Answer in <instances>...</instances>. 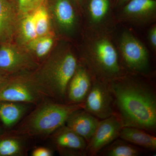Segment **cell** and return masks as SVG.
I'll return each mask as SVG.
<instances>
[{"instance_id": "cell-31", "label": "cell", "mask_w": 156, "mask_h": 156, "mask_svg": "<svg viewBox=\"0 0 156 156\" xmlns=\"http://www.w3.org/2000/svg\"><path fill=\"white\" fill-rule=\"evenodd\" d=\"M1 129H0V135H1Z\"/></svg>"}, {"instance_id": "cell-26", "label": "cell", "mask_w": 156, "mask_h": 156, "mask_svg": "<svg viewBox=\"0 0 156 156\" xmlns=\"http://www.w3.org/2000/svg\"><path fill=\"white\" fill-rule=\"evenodd\" d=\"M32 156H52L53 152L48 148L38 147L35 148L32 152Z\"/></svg>"}, {"instance_id": "cell-18", "label": "cell", "mask_w": 156, "mask_h": 156, "mask_svg": "<svg viewBox=\"0 0 156 156\" xmlns=\"http://www.w3.org/2000/svg\"><path fill=\"white\" fill-rule=\"evenodd\" d=\"M27 105L0 101V120L4 126L10 128L17 124L27 111Z\"/></svg>"}, {"instance_id": "cell-20", "label": "cell", "mask_w": 156, "mask_h": 156, "mask_svg": "<svg viewBox=\"0 0 156 156\" xmlns=\"http://www.w3.org/2000/svg\"><path fill=\"white\" fill-rule=\"evenodd\" d=\"M100 152L105 156H137L141 154V150L122 139L115 140Z\"/></svg>"}, {"instance_id": "cell-25", "label": "cell", "mask_w": 156, "mask_h": 156, "mask_svg": "<svg viewBox=\"0 0 156 156\" xmlns=\"http://www.w3.org/2000/svg\"><path fill=\"white\" fill-rule=\"evenodd\" d=\"M148 41L152 49L156 50V26H153L150 29L147 34Z\"/></svg>"}, {"instance_id": "cell-3", "label": "cell", "mask_w": 156, "mask_h": 156, "mask_svg": "<svg viewBox=\"0 0 156 156\" xmlns=\"http://www.w3.org/2000/svg\"><path fill=\"white\" fill-rule=\"evenodd\" d=\"M23 121L15 131L25 136H46L64 125L70 116L83 109L84 102L64 104L45 99Z\"/></svg>"}, {"instance_id": "cell-4", "label": "cell", "mask_w": 156, "mask_h": 156, "mask_svg": "<svg viewBox=\"0 0 156 156\" xmlns=\"http://www.w3.org/2000/svg\"><path fill=\"white\" fill-rule=\"evenodd\" d=\"M83 56L88 67L100 80L110 82L121 77L122 68L118 51L104 33L93 31L87 38Z\"/></svg>"}, {"instance_id": "cell-6", "label": "cell", "mask_w": 156, "mask_h": 156, "mask_svg": "<svg viewBox=\"0 0 156 156\" xmlns=\"http://www.w3.org/2000/svg\"><path fill=\"white\" fill-rule=\"evenodd\" d=\"M119 49L124 63L130 71L140 74L148 72L150 68L148 51L132 33L126 30L122 34Z\"/></svg>"}, {"instance_id": "cell-9", "label": "cell", "mask_w": 156, "mask_h": 156, "mask_svg": "<svg viewBox=\"0 0 156 156\" xmlns=\"http://www.w3.org/2000/svg\"><path fill=\"white\" fill-rule=\"evenodd\" d=\"M124 127L119 117L114 114L99 121L97 128L87 144V154L95 156L119 136Z\"/></svg>"}, {"instance_id": "cell-27", "label": "cell", "mask_w": 156, "mask_h": 156, "mask_svg": "<svg viewBox=\"0 0 156 156\" xmlns=\"http://www.w3.org/2000/svg\"><path fill=\"white\" fill-rule=\"evenodd\" d=\"M11 76L5 75L0 73V89L7 83Z\"/></svg>"}, {"instance_id": "cell-17", "label": "cell", "mask_w": 156, "mask_h": 156, "mask_svg": "<svg viewBox=\"0 0 156 156\" xmlns=\"http://www.w3.org/2000/svg\"><path fill=\"white\" fill-rule=\"evenodd\" d=\"M119 137L133 145L151 151L156 150V137L143 129L135 127H123Z\"/></svg>"}, {"instance_id": "cell-1", "label": "cell", "mask_w": 156, "mask_h": 156, "mask_svg": "<svg viewBox=\"0 0 156 156\" xmlns=\"http://www.w3.org/2000/svg\"><path fill=\"white\" fill-rule=\"evenodd\" d=\"M109 86L124 127L152 131L156 127L154 92L143 83L121 77Z\"/></svg>"}, {"instance_id": "cell-5", "label": "cell", "mask_w": 156, "mask_h": 156, "mask_svg": "<svg viewBox=\"0 0 156 156\" xmlns=\"http://www.w3.org/2000/svg\"><path fill=\"white\" fill-rule=\"evenodd\" d=\"M45 99L31 80L28 72L11 76L0 89V101L37 105Z\"/></svg>"}, {"instance_id": "cell-7", "label": "cell", "mask_w": 156, "mask_h": 156, "mask_svg": "<svg viewBox=\"0 0 156 156\" xmlns=\"http://www.w3.org/2000/svg\"><path fill=\"white\" fill-rule=\"evenodd\" d=\"M30 53L12 42L0 44V73L11 76L34 70L38 66Z\"/></svg>"}, {"instance_id": "cell-28", "label": "cell", "mask_w": 156, "mask_h": 156, "mask_svg": "<svg viewBox=\"0 0 156 156\" xmlns=\"http://www.w3.org/2000/svg\"><path fill=\"white\" fill-rule=\"evenodd\" d=\"M74 2L78 6L82 7L83 2V0H73Z\"/></svg>"}, {"instance_id": "cell-29", "label": "cell", "mask_w": 156, "mask_h": 156, "mask_svg": "<svg viewBox=\"0 0 156 156\" xmlns=\"http://www.w3.org/2000/svg\"><path fill=\"white\" fill-rule=\"evenodd\" d=\"M130 0H118V3L120 5H124Z\"/></svg>"}, {"instance_id": "cell-2", "label": "cell", "mask_w": 156, "mask_h": 156, "mask_svg": "<svg viewBox=\"0 0 156 156\" xmlns=\"http://www.w3.org/2000/svg\"><path fill=\"white\" fill-rule=\"evenodd\" d=\"M78 65L74 53L67 47H62L28 74L45 98L63 103L68 86Z\"/></svg>"}, {"instance_id": "cell-12", "label": "cell", "mask_w": 156, "mask_h": 156, "mask_svg": "<svg viewBox=\"0 0 156 156\" xmlns=\"http://www.w3.org/2000/svg\"><path fill=\"white\" fill-rule=\"evenodd\" d=\"M121 19L136 24H146L155 19V0H130L123 5Z\"/></svg>"}, {"instance_id": "cell-22", "label": "cell", "mask_w": 156, "mask_h": 156, "mask_svg": "<svg viewBox=\"0 0 156 156\" xmlns=\"http://www.w3.org/2000/svg\"><path fill=\"white\" fill-rule=\"evenodd\" d=\"M37 37L49 35L50 15L44 3L32 12Z\"/></svg>"}, {"instance_id": "cell-16", "label": "cell", "mask_w": 156, "mask_h": 156, "mask_svg": "<svg viewBox=\"0 0 156 156\" xmlns=\"http://www.w3.org/2000/svg\"><path fill=\"white\" fill-rule=\"evenodd\" d=\"M99 122L97 118L81 109L73 113L65 125L87 142L94 134Z\"/></svg>"}, {"instance_id": "cell-11", "label": "cell", "mask_w": 156, "mask_h": 156, "mask_svg": "<svg viewBox=\"0 0 156 156\" xmlns=\"http://www.w3.org/2000/svg\"><path fill=\"white\" fill-rule=\"evenodd\" d=\"M53 144L60 155L84 156L87 154V142L66 125L51 134Z\"/></svg>"}, {"instance_id": "cell-13", "label": "cell", "mask_w": 156, "mask_h": 156, "mask_svg": "<svg viewBox=\"0 0 156 156\" xmlns=\"http://www.w3.org/2000/svg\"><path fill=\"white\" fill-rule=\"evenodd\" d=\"M19 14L12 0H0V44L13 41L20 20Z\"/></svg>"}, {"instance_id": "cell-30", "label": "cell", "mask_w": 156, "mask_h": 156, "mask_svg": "<svg viewBox=\"0 0 156 156\" xmlns=\"http://www.w3.org/2000/svg\"><path fill=\"white\" fill-rule=\"evenodd\" d=\"M45 1V0H37L36 5L35 8H36L38 6L43 4Z\"/></svg>"}, {"instance_id": "cell-8", "label": "cell", "mask_w": 156, "mask_h": 156, "mask_svg": "<svg viewBox=\"0 0 156 156\" xmlns=\"http://www.w3.org/2000/svg\"><path fill=\"white\" fill-rule=\"evenodd\" d=\"M114 98L106 82L95 81L84 101V109L98 119H106L114 115Z\"/></svg>"}, {"instance_id": "cell-15", "label": "cell", "mask_w": 156, "mask_h": 156, "mask_svg": "<svg viewBox=\"0 0 156 156\" xmlns=\"http://www.w3.org/2000/svg\"><path fill=\"white\" fill-rule=\"evenodd\" d=\"M86 13L88 23L93 31L104 33L111 16L110 1L88 0Z\"/></svg>"}, {"instance_id": "cell-21", "label": "cell", "mask_w": 156, "mask_h": 156, "mask_svg": "<svg viewBox=\"0 0 156 156\" xmlns=\"http://www.w3.org/2000/svg\"><path fill=\"white\" fill-rule=\"evenodd\" d=\"M17 32L20 41L23 44L27 45L37 37L32 12L20 17Z\"/></svg>"}, {"instance_id": "cell-14", "label": "cell", "mask_w": 156, "mask_h": 156, "mask_svg": "<svg viewBox=\"0 0 156 156\" xmlns=\"http://www.w3.org/2000/svg\"><path fill=\"white\" fill-rule=\"evenodd\" d=\"M92 83L89 71L79 65L68 86L66 98L70 102V104L84 102Z\"/></svg>"}, {"instance_id": "cell-24", "label": "cell", "mask_w": 156, "mask_h": 156, "mask_svg": "<svg viewBox=\"0 0 156 156\" xmlns=\"http://www.w3.org/2000/svg\"><path fill=\"white\" fill-rule=\"evenodd\" d=\"M21 16L34 11L36 5L37 0H12Z\"/></svg>"}, {"instance_id": "cell-19", "label": "cell", "mask_w": 156, "mask_h": 156, "mask_svg": "<svg viewBox=\"0 0 156 156\" xmlns=\"http://www.w3.org/2000/svg\"><path fill=\"white\" fill-rule=\"evenodd\" d=\"M23 136L14 132L12 135L0 138V156L24 155L26 147Z\"/></svg>"}, {"instance_id": "cell-10", "label": "cell", "mask_w": 156, "mask_h": 156, "mask_svg": "<svg viewBox=\"0 0 156 156\" xmlns=\"http://www.w3.org/2000/svg\"><path fill=\"white\" fill-rule=\"evenodd\" d=\"M44 4L62 34L70 36L74 33L78 17L73 0H45Z\"/></svg>"}, {"instance_id": "cell-23", "label": "cell", "mask_w": 156, "mask_h": 156, "mask_svg": "<svg viewBox=\"0 0 156 156\" xmlns=\"http://www.w3.org/2000/svg\"><path fill=\"white\" fill-rule=\"evenodd\" d=\"M54 39L49 35L37 37L26 45L27 49L38 59L44 58L52 49Z\"/></svg>"}]
</instances>
